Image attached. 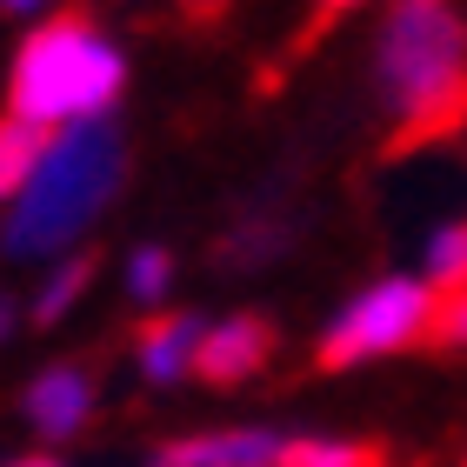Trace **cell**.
<instances>
[{"instance_id": "obj_1", "label": "cell", "mask_w": 467, "mask_h": 467, "mask_svg": "<svg viewBox=\"0 0 467 467\" xmlns=\"http://www.w3.org/2000/svg\"><path fill=\"white\" fill-rule=\"evenodd\" d=\"M120 187H127V140H120L114 114L47 127L27 181L0 201V254L20 267H40L54 254L80 247L108 221Z\"/></svg>"}, {"instance_id": "obj_2", "label": "cell", "mask_w": 467, "mask_h": 467, "mask_svg": "<svg viewBox=\"0 0 467 467\" xmlns=\"http://www.w3.org/2000/svg\"><path fill=\"white\" fill-rule=\"evenodd\" d=\"M127 80H134V60L100 20L40 14L7 60V114L34 127L100 120L127 100Z\"/></svg>"}, {"instance_id": "obj_3", "label": "cell", "mask_w": 467, "mask_h": 467, "mask_svg": "<svg viewBox=\"0 0 467 467\" xmlns=\"http://www.w3.org/2000/svg\"><path fill=\"white\" fill-rule=\"evenodd\" d=\"M374 88L408 127L448 120L467 100V14L454 0H394L374 34Z\"/></svg>"}, {"instance_id": "obj_4", "label": "cell", "mask_w": 467, "mask_h": 467, "mask_svg": "<svg viewBox=\"0 0 467 467\" xmlns=\"http://www.w3.org/2000/svg\"><path fill=\"white\" fill-rule=\"evenodd\" d=\"M434 314L441 294L420 274H380L360 294H348L321 327V368H368V360L408 354L414 341L434 334Z\"/></svg>"}, {"instance_id": "obj_5", "label": "cell", "mask_w": 467, "mask_h": 467, "mask_svg": "<svg viewBox=\"0 0 467 467\" xmlns=\"http://www.w3.org/2000/svg\"><path fill=\"white\" fill-rule=\"evenodd\" d=\"M100 414V388L80 360H47L27 388H20V420L40 448H74Z\"/></svg>"}, {"instance_id": "obj_6", "label": "cell", "mask_w": 467, "mask_h": 467, "mask_svg": "<svg viewBox=\"0 0 467 467\" xmlns=\"http://www.w3.org/2000/svg\"><path fill=\"white\" fill-rule=\"evenodd\" d=\"M267 368V321L254 314H221V321L201 327V348H194V374L214 380V388H241Z\"/></svg>"}, {"instance_id": "obj_7", "label": "cell", "mask_w": 467, "mask_h": 467, "mask_svg": "<svg viewBox=\"0 0 467 467\" xmlns=\"http://www.w3.org/2000/svg\"><path fill=\"white\" fill-rule=\"evenodd\" d=\"M201 314H161L154 307V321L140 327V341H134V368L147 388H181V380H194V348H201Z\"/></svg>"}, {"instance_id": "obj_8", "label": "cell", "mask_w": 467, "mask_h": 467, "mask_svg": "<svg viewBox=\"0 0 467 467\" xmlns=\"http://www.w3.org/2000/svg\"><path fill=\"white\" fill-rule=\"evenodd\" d=\"M161 467H281V434L274 428H207L154 454Z\"/></svg>"}, {"instance_id": "obj_9", "label": "cell", "mask_w": 467, "mask_h": 467, "mask_svg": "<svg viewBox=\"0 0 467 467\" xmlns=\"http://www.w3.org/2000/svg\"><path fill=\"white\" fill-rule=\"evenodd\" d=\"M88 281H94V261H88L80 247L54 254V261H40V287H34V301H27V321H34V327H60V321L80 307Z\"/></svg>"}, {"instance_id": "obj_10", "label": "cell", "mask_w": 467, "mask_h": 467, "mask_svg": "<svg viewBox=\"0 0 467 467\" xmlns=\"http://www.w3.org/2000/svg\"><path fill=\"white\" fill-rule=\"evenodd\" d=\"M120 294H127L134 307H147V314L167 307V294H174V254H167L161 241L134 247V254L120 261Z\"/></svg>"}, {"instance_id": "obj_11", "label": "cell", "mask_w": 467, "mask_h": 467, "mask_svg": "<svg viewBox=\"0 0 467 467\" xmlns=\"http://www.w3.org/2000/svg\"><path fill=\"white\" fill-rule=\"evenodd\" d=\"M420 281L434 294L467 287V221H448V227L428 234V247H420Z\"/></svg>"}, {"instance_id": "obj_12", "label": "cell", "mask_w": 467, "mask_h": 467, "mask_svg": "<svg viewBox=\"0 0 467 467\" xmlns=\"http://www.w3.org/2000/svg\"><path fill=\"white\" fill-rule=\"evenodd\" d=\"M40 140H47V127H34V120H20V114H0V201L27 181Z\"/></svg>"}, {"instance_id": "obj_13", "label": "cell", "mask_w": 467, "mask_h": 467, "mask_svg": "<svg viewBox=\"0 0 467 467\" xmlns=\"http://www.w3.org/2000/svg\"><path fill=\"white\" fill-rule=\"evenodd\" d=\"M368 448L341 434H307V441H281V467H360Z\"/></svg>"}, {"instance_id": "obj_14", "label": "cell", "mask_w": 467, "mask_h": 467, "mask_svg": "<svg viewBox=\"0 0 467 467\" xmlns=\"http://www.w3.org/2000/svg\"><path fill=\"white\" fill-rule=\"evenodd\" d=\"M434 334H441V341H448V348H467V287H454V294H441Z\"/></svg>"}, {"instance_id": "obj_15", "label": "cell", "mask_w": 467, "mask_h": 467, "mask_svg": "<svg viewBox=\"0 0 467 467\" xmlns=\"http://www.w3.org/2000/svg\"><path fill=\"white\" fill-rule=\"evenodd\" d=\"M20 321H27V307H20L14 294H0V348H7L14 334H20Z\"/></svg>"}, {"instance_id": "obj_16", "label": "cell", "mask_w": 467, "mask_h": 467, "mask_svg": "<svg viewBox=\"0 0 467 467\" xmlns=\"http://www.w3.org/2000/svg\"><path fill=\"white\" fill-rule=\"evenodd\" d=\"M54 7H60V0H0V14H7V20H40Z\"/></svg>"}, {"instance_id": "obj_17", "label": "cell", "mask_w": 467, "mask_h": 467, "mask_svg": "<svg viewBox=\"0 0 467 467\" xmlns=\"http://www.w3.org/2000/svg\"><path fill=\"white\" fill-rule=\"evenodd\" d=\"M327 14H348V7H368V0H321Z\"/></svg>"}, {"instance_id": "obj_18", "label": "cell", "mask_w": 467, "mask_h": 467, "mask_svg": "<svg viewBox=\"0 0 467 467\" xmlns=\"http://www.w3.org/2000/svg\"><path fill=\"white\" fill-rule=\"evenodd\" d=\"M181 7H194V14H207V7H221V0H181Z\"/></svg>"}]
</instances>
